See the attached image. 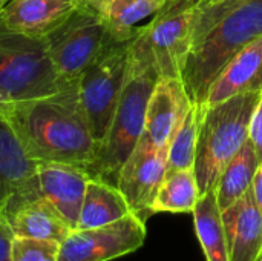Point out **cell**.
I'll return each mask as SVG.
<instances>
[{
	"label": "cell",
	"instance_id": "1",
	"mask_svg": "<svg viewBox=\"0 0 262 261\" xmlns=\"http://www.w3.org/2000/svg\"><path fill=\"white\" fill-rule=\"evenodd\" d=\"M5 120L37 163H66L89 171L95 162L97 143L77 82L46 97L14 102Z\"/></svg>",
	"mask_w": 262,
	"mask_h": 261
},
{
	"label": "cell",
	"instance_id": "2",
	"mask_svg": "<svg viewBox=\"0 0 262 261\" xmlns=\"http://www.w3.org/2000/svg\"><path fill=\"white\" fill-rule=\"evenodd\" d=\"M261 35L262 0H247L198 37L181 74L192 103H204L210 85L226 65Z\"/></svg>",
	"mask_w": 262,
	"mask_h": 261
},
{
	"label": "cell",
	"instance_id": "3",
	"mask_svg": "<svg viewBox=\"0 0 262 261\" xmlns=\"http://www.w3.org/2000/svg\"><path fill=\"white\" fill-rule=\"evenodd\" d=\"M157 80L149 62L130 46L127 72L111 126L97 151L94 165L88 171L92 178L117 186L121 166L144 132L147 103Z\"/></svg>",
	"mask_w": 262,
	"mask_h": 261
},
{
	"label": "cell",
	"instance_id": "4",
	"mask_svg": "<svg viewBox=\"0 0 262 261\" xmlns=\"http://www.w3.org/2000/svg\"><path fill=\"white\" fill-rule=\"evenodd\" d=\"M261 92L238 94L215 105H196L200 125L193 171L200 194L215 188L224 168L249 138L250 122Z\"/></svg>",
	"mask_w": 262,
	"mask_h": 261
},
{
	"label": "cell",
	"instance_id": "5",
	"mask_svg": "<svg viewBox=\"0 0 262 261\" xmlns=\"http://www.w3.org/2000/svg\"><path fill=\"white\" fill-rule=\"evenodd\" d=\"M66 85L57 74L45 38L14 32L0 22V91L8 98H40Z\"/></svg>",
	"mask_w": 262,
	"mask_h": 261
},
{
	"label": "cell",
	"instance_id": "6",
	"mask_svg": "<svg viewBox=\"0 0 262 261\" xmlns=\"http://www.w3.org/2000/svg\"><path fill=\"white\" fill-rule=\"evenodd\" d=\"M200 5L163 8L132 38V49L143 55L158 78L180 77L193 45Z\"/></svg>",
	"mask_w": 262,
	"mask_h": 261
},
{
	"label": "cell",
	"instance_id": "7",
	"mask_svg": "<svg viewBox=\"0 0 262 261\" xmlns=\"http://www.w3.org/2000/svg\"><path fill=\"white\" fill-rule=\"evenodd\" d=\"M130 42L111 40L77 80L78 97L97 143V151L107 134L124 85Z\"/></svg>",
	"mask_w": 262,
	"mask_h": 261
},
{
	"label": "cell",
	"instance_id": "8",
	"mask_svg": "<svg viewBox=\"0 0 262 261\" xmlns=\"http://www.w3.org/2000/svg\"><path fill=\"white\" fill-rule=\"evenodd\" d=\"M45 40L57 74L64 83H72L114 38L100 14L83 3Z\"/></svg>",
	"mask_w": 262,
	"mask_h": 261
},
{
	"label": "cell",
	"instance_id": "9",
	"mask_svg": "<svg viewBox=\"0 0 262 261\" xmlns=\"http://www.w3.org/2000/svg\"><path fill=\"white\" fill-rule=\"evenodd\" d=\"M146 220L135 212L118 222L92 229H74L61 242L58 261H111L144 245Z\"/></svg>",
	"mask_w": 262,
	"mask_h": 261
},
{
	"label": "cell",
	"instance_id": "10",
	"mask_svg": "<svg viewBox=\"0 0 262 261\" xmlns=\"http://www.w3.org/2000/svg\"><path fill=\"white\" fill-rule=\"evenodd\" d=\"M167 151L154 146L144 135L124 162L117 188L127 200L132 212L143 220L150 215V205L167 172Z\"/></svg>",
	"mask_w": 262,
	"mask_h": 261
},
{
	"label": "cell",
	"instance_id": "11",
	"mask_svg": "<svg viewBox=\"0 0 262 261\" xmlns=\"http://www.w3.org/2000/svg\"><path fill=\"white\" fill-rule=\"evenodd\" d=\"M12 237L64 242L72 228L63 215L48 202L38 188V182L14 195L0 215Z\"/></svg>",
	"mask_w": 262,
	"mask_h": 261
},
{
	"label": "cell",
	"instance_id": "12",
	"mask_svg": "<svg viewBox=\"0 0 262 261\" xmlns=\"http://www.w3.org/2000/svg\"><path fill=\"white\" fill-rule=\"evenodd\" d=\"M192 105L193 103L180 77L158 78L147 103L143 135L154 146L169 149L172 138Z\"/></svg>",
	"mask_w": 262,
	"mask_h": 261
},
{
	"label": "cell",
	"instance_id": "13",
	"mask_svg": "<svg viewBox=\"0 0 262 261\" xmlns=\"http://www.w3.org/2000/svg\"><path fill=\"white\" fill-rule=\"evenodd\" d=\"M89 180V172L81 166L66 163H38L37 166L41 195L54 205L72 231L77 229Z\"/></svg>",
	"mask_w": 262,
	"mask_h": 261
},
{
	"label": "cell",
	"instance_id": "14",
	"mask_svg": "<svg viewBox=\"0 0 262 261\" xmlns=\"http://www.w3.org/2000/svg\"><path fill=\"white\" fill-rule=\"evenodd\" d=\"M230 261H258L262 257V212L250 188L221 211Z\"/></svg>",
	"mask_w": 262,
	"mask_h": 261
},
{
	"label": "cell",
	"instance_id": "15",
	"mask_svg": "<svg viewBox=\"0 0 262 261\" xmlns=\"http://www.w3.org/2000/svg\"><path fill=\"white\" fill-rule=\"evenodd\" d=\"M77 6L71 0H9L0 9V22L14 32L46 38Z\"/></svg>",
	"mask_w": 262,
	"mask_h": 261
},
{
	"label": "cell",
	"instance_id": "16",
	"mask_svg": "<svg viewBox=\"0 0 262 261\" xmlns=\"http://www.w3.org/2000/svg\"><path fill=\"white\" fill-rule=\"evenodd\" d=\"M252 91H262V35L226 65L210 85L204 103L215 105Z\"/></svg>",
	"mask_w": 262,
	"mask_h": 261
},
{
	"label": "cell",
	"instance_id": "17",
	"mask_svg": "<svg viewBox=\"0 0 262 261\" xmlns=\"http://www.w3.org/2000/svg\"><path fill=\"white\" fill-rule=\"evenodd\" d=\"M37 166L8 120L0 117V215L14 195L37 182Z\"/></svg>",
	"mask_w": 262,
	"mask_h": 261
},
{
	"label": "cell",
	"instance_id": "18",
	"mask_svg": "<svg viewBox=\"0 0 262 261\" xmlns=\"http://www.w3.org/2000/svg\"><path fill=\"white\" fill-rule=\"evenodd\" d=\"M169 0H95L91 6L100 14L111 37L117 42H129L140 25L152 20Z\"/></svg>",
	"mask_w": 262,
	"mask_h": 261
},
{
	"label": "cell",
	"instance_id": "19",
	"mask_svg": "<svg viewBox=\"0 0 262 261\" xmlns=\"http://www.w3.org/2000/svg\"><path fill=\"white\" fill-rule=\"evenodd\" d=\"M132 209L115 185L100 178L88 182L77 229H92L121 220Z\"/></svg>",
	"mask_w": 262,
	"mask_h": 261
},
{
	"label": "cell",
	"instance_id": "20",
	"mask_svg": "<svg viewBox=\"0 0 262 261\" xmlns=\"http://www.w3.org/2000/svg\"><path fill=\"white\" fill-rule=\"evenodd\" d=\"M193 223L198 242L207 261H230L221 209L215 188L201 194L193 209Z\"/></svg>",
	"mask_w": 262,
	"mask_h": 261
},
{
	"label": "cell",
	"instance_id": "21",
	"mask_svg": "<svg viewBox=\"0 0 262 261\" xmlns=\"http://www.w3.org/2000/svg\"><path fill=\"white\" fill-rule=\"evenodd\" d=\"M259 165V157L250 138L229 162L215 185V194L221 211L239 200L250 188Z\"/></svg>",
	"mask_w": 262,
	"mask_h": 261
},
{
	"label": "cell",
	"instance_id": "22",
	"mask_svg": "<svg viewBox=\"0 0 262 261\" xmlns=\"http://www.w3.org/2000/svg\"><path fill=\"white\" fill-rule=\"evenodd\" d=\"M200 195L201 194L193 169H183L166 174L150 205V214L193 212Z\"/></svg>",
	"mask_w": 262,
	"mask_h": 261
},
{
	"label": "cell",
	"instance_id": "23",
	"mask_svg": "<svg viewBox=\"0 0 262 261\" xmlns=\"http://www.w3.org/2000/svg\"><path fill=\"white\" fill-rule=\"evenodd\" d=\"M200 111L196 105H192L184 122L178 128L167 151V172L193 169L196 158V138H198Z\"/></svg>",
	"mask_w": 262,
	"mask_h": 261
},
{
	"label": "cell",
	"instance_id": "24",
	"mask_svg": "<svg viewBox=\"0 0 262 261\" xmlns=\"http://www.w3.org/2000/svg\"><path fill=\"white\" fill-rule=\"evenodd\" d=\"M58 242L12 237L9 245V261H58Z\"/></svg>",
	"mask_w": 262,
	"mask_h": 261
},
{
	"label": "cell",
	"instance_id": "25",
	"mask_svg": "<svg viewBox=\"0 0 262 261\" xmlns=\"http://www.w3.org/2000/svg\"><path fill=\"white\" fill-rule=\"evenodd\" d=\"M244 2H247V0H224L223 3H218V5L200 9L196 22H195V28H193V42L198 37H201L207 29H210L227 12H230L232 9H235L238 5H241Z\"/></svg>",
	"mask_w": 262,
	"mask_h": 261
},
{
	"label": "cell",
	"instance_id": "26",
	"mask_svg": "<svg viewBox=\"0 0 262 261\" xmlns=\"http://www.w3.org/2000/svg\"><path fill=\"white\" fill-rule=\"evenodd\" d=\"M249 138L255 146V151L259 157L262 158V92L259 97V102L255 108L252 122H250V131H249Z\"/></svg>",
	"mask_w": 262,
	"mask_h": 261
},
{
	"label": "cell",
	"instance_id": "27",
	"mask_svg": "<svg viewBox=\"0 0 262 261\" xmlns=\"http://www.w3.org/2000/svg\"><path fill=\"white\" fill-rule=\"evenodd\" d=\"M12 234L8 226L0 220V261H9V245Z\"/></svg>",
	"mask_w": 262,
	"mask_h": 261
},
{
	"label": "cell",
	"instance_id": "28",
	"mask_svg": "<svg viewBox=\"0 0 262 261\" xmlns=\"http://www.w3.org/2000/svg\"><path fill=\"white\" fill-rule=\"evenodd\" d=\"M252 189H253L255 200L262 212V158L259 160V165H258V169H256V174H255V178L252 183Z\"/></svg>",
	"mask_w": 262,
	"mask_h": 261
},
{
	"label": "cell",
	"instance_id": "29",
	"mask_svg": "<svg viewBox=\"0 0 262 261\" xmlns=\"http://www.w3.org/2000/svg\"><path fill=\"white\" fill-rule=\"evenodd\" d=\"M12 100L11 98H8L2 91H0V117L2 118H6L8 117V114H9V111H11V108H12Z\"/></svg>",
	"mask_w": 262,
	"mask_h": 261
},
{
	"label": "cell",
	"instance_id": "30",
	"mask_svg": "<svg viewBox=\"0 0 262 261\" xmlns=\"http://www.w3.org/2000/svg\"><path fill=\"white\" fill-rule=\"evenodd\" d=\"M201 0H169L164 8H180V6H190V5H200Z\"/></svg>",
	"mask_w": 262,
	"mask_h": 261
},
{
	"label": "cell",
	"instance_id": "31",
	"mask_svg": "<svg viewBox=\"0 0 262 261\" xmlns=\"http://www.w3.org/2000/svg\"><path fill=\"white\" fill-rule=\"evenodd\" d=\"M223 2H224V0H201V2H200V9H204V8L218 5V3H223Z\"/></svg>",
	"mask_w": 262,
	"mask_h": 261
},
{
	"label": "cell",
	"instance_id": "32",
	"mask_svg": "<svg viewBox=\"0 0 262 261\" xmlns=\"http://www.w3.org/2000/svg\"><path fill=\"white\" fill-rule=\"evenodd\" d=\"M71 2H74V3H77V5H83V3L91 5V3H92V2H95V0H71Z\"/></svg>",
	"mask_w": 262,
	"mask_h": 261
},
{
	"label": "cell",
	"instance_id": "33",
	"mask_svg": "<svg viewBox=\"0 0 262 261\" xmlns=\"http://www.w3.org/2000/svg\"><path fill=\"white\" fill-rule=\"evenodd\" d=\"M8 2H9V0H0V9H2V8H3V6L8 3Z\"/></svg>",
	"mask_w": 262,
	"mask_h": 261
},
{
	"label": "cell",
	"instance_id": "34",
	"mask_svg": "<svg viewBox=\"0 0 262 261\" xmlns=\"http://www.w3.org/2000/svg\"><path fill=\"white\" fill-rule=\"evenodd\" d=\"M258 261H262V257H261V258H259V260H258Z\"/></svg>",
	"mask_w": 262,
	"mask_h": 261
}]
</instances>
